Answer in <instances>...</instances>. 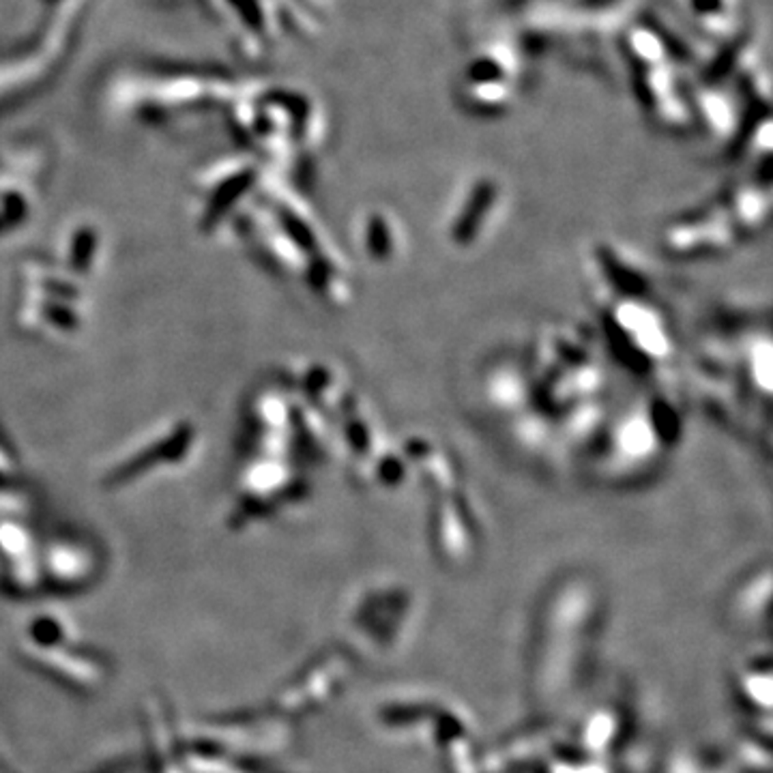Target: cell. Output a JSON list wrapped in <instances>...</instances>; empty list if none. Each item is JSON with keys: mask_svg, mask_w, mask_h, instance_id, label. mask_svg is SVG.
<instances>
[{"mask_svg": "<svg viewBox=\"0 0 773 773\" xmlns=\"http://www.w3.org/2000/svg\"><path fill=\"white\" fill-rule=\"evenodd\" d=\"M500 75H503L500 67L494 61H490V58H480V61H475L469 69V78L477 82V84L497 82V80H500Z\"/></svg>", "mask_w": 773, "mask_h": 773, "instance_id": "cell-4", "label": "cell"}, {"mask_svg": "<svg viewBox=\"0 0 773 773\" xmlns=\"http://www.w3.org/2000/svg\"><path fill=\"white\" fill-rule=\"evenodd\" d=\"M743 45H746V35H741V37H737L733 41H728V44L724 45L722 50H719V55L713 58L709 63V67H707L705 80L709 82V84H716V82L724 80L726 75L730 74V69L735 67L737 58H739Z\"/></svg>", "mask_w": 773, "mask_h": 773, "instance_id": "cell-3", "label": "cell"}, {"mask_svg": "<svg viewBox=\"0 0 773 773\" xmlns=\"http://www.w3.org/2000/svg\"><path fill=\"white\" fill-rule=\"evenodd\" d=\"M649 31H651L655 35V37L662 41L666 48L670 50L672 56L681 58V61H689V58H692V55H689V50H686V45H683L679 39L672 37V33H669V31H666V28L659 26L658 22H649Z\"/></svg>", "mask_w": 773, "mask_h": 773, "instance_id": "cell-5", "label": "cell"}, {"mask_svg": "<svg viewBox=\"0 0 773 773\" xmlns=\"http://www.w3.org/2000/svg\"><path fill=\"white\" fill-rule=\"evenodd\" d=\"M494 198V185L490 181H481L477 183L473 193H471L469 204H466L462 217H460L458 222V237L460 239H469L471 234L475 233V228L480 226V222L483 220V215L488 213L490 204H492Z\"/></svg>", "mask_w": 773, "mask_h": 773, "instance_id": "cell-1", "label": "cell"}, {"mask_svg": "<svg viewBox=\"0 0 773 773\" xmlns=\"http://www.w3.org/2000/svg\"><path fill=\"white\" fill-rule=\"evenodd\" d=\"M765 116H767V108L763 102H758L757 99V102L748 104V108L746 112H743L739 121V127H737L733 144H730V155L737 157L739 153L746 151V146L749 144V140H752V135L757 134L760 123L765 121Z\"/></svg>", "mask_w": 773, "mask_h": 773, "instance_id": "cell-2", "label": "cell"}, {"mask_svg": "<svg viewBox=\"0 0 773 773\" xmlns=\"http://www.w3.org/2000/svg\"><path fill=\"white\" fill-rule=\"evenodd\" d=\"M692 9L700 15H713L722 9V0H692Z\"/></svg>", "mask_w": 773, "mask_h": 773, "instance_id": "cell-6", "label": "cell"}]
</instances>
